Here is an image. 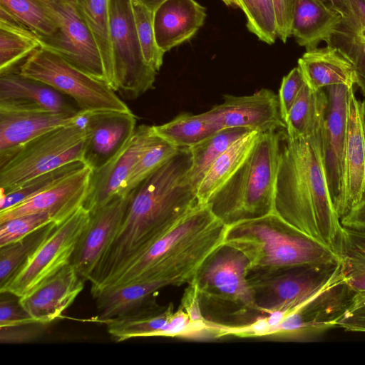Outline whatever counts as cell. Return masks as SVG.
<instances>
[{"label": "cell", "instance_id": "1", "mask_svg": "<svg viewBox=\"0 0 365 365\" xmlns=\"http://www.w3.org/2000/svg\"><path fill=\"white\" fill-rule=\"evenodd\" d=\"M189 148L178 152L132 191L122 223L88 278L93 295L200 203L189 173Z\"/></svg>", "mask_w": 365, "mask_h": 365}, {"label": "cell", "instance_id": "2", "mask_svg": "<svg viewBox=\"0 0 365 365\" xmlns=\"http://www.w3.org/2000/svg\"><path fill=\"white\" fill-rule=\"evenodd\" d=\"M274 207L288 224L336 251L343 227L329 188L323 138L283 130Z\"/></svg>", "mask_w": 365, "mask_h": 365}, {"label": "cell", "instance_id": "3", "mask_svg": "<svg viewBox=\"0 0 365 365\" xmlns=\"http://www.w3.org/2000/svg\"><path fill=\"white\" fill-rule=\"evenodd\" d=\"M227 229L207 203L199 204L115 274L101 292L139 281H160L168 286L191 284L225 245Z\"/></svg>", "mask_w": 365, "mask_h": 365}, {"label": "cell", "instance_id": "4", "mask_svg": "<svg viewBox=\"0 0 365 365\" xmlns=\"http://www.w3.org/2000/svg\"><path fill=\"white\" fill-rule=\"evenodd\" d=\"M225 245L245 255L250 273L339 262L335 250L294 228L275 212L227 225Z\"/></svg>", "mask_w": 365, "mask_h": 365}, {"label": "cell", "instance_id": "5", "mask_svg": "<svg viewBox=\"0 0 365 365\" xmlns=\"http://www.w3.org/2000/svg\"><path fill=\"white\" fill-rule=\"evenodd\" d=\"M284 130L262 133L242 164L206 202L227 225L274 212Z\"/></svg>", "mask_w": 365, "mask_h": 365}, {"label": "cell", "instance_id": "6", "mask_svg": "<svg viewBox=\"0 0 365 365\" xmlns=\"http://www.w3.org/2000/svg\"><path fill=\"white\" fill-rule=\"evenodd\" d=\"M86 138V113L80 111L71 123L36 138L0 160L1 193L66 164L84 163Z\"/></svg>", "mask_w": 365, "mask_h": 365}, {"label": "cell", "instance_id": "7", "mask_svg": "<svg viewBox=\"0 0 365 365\" xmlns=\"http://www.w3.org/2000/svg\"><path fill=\"white\" fill-rule=\"evenodd\" d=\"M19 73L66 96L82 112L130 110L106 82L88 75L48 49L41 47L34 51L20 66Z\"/></svg>", "mask_w": 365, "mask_h": 365}, {"label": "cell", "instance_id": "8", "mask_svg": "<svg viewBox=\"0 0 365 365\" xmlns=\"http://www.w3.org/2000/svg\"><path fill=\"white\" fill-rule=\"evenodd\" d=\"M342 275L340 262L308 264L249 274L257 312H291L317 296Z\"/></svg>", "mask_w": 365, "mask_h": 365}, {"label": "cell", "instance_id": "9", "mask_svg": "<svg viewBox=\"0 0 365 365\" xmlns=\"http://www.w3.org/2000/svg\"><path fill=\"white\" fill-rule=\"evenodd\" d=\"M113 56L112 88L135 100L153 89L157 71L144 61L138 36L132 0H108Z\"/></svg>", "mask_w": 365, "mask_h": 365}, {"label": "cell", "instance_id": "10", "mask_svg": "<svg viewBox=\"0 0 365 365\" xmlns=\"http://www.w3.org/2000/svg\"><path fill=\"white\" fill-rule=\"evenodd\" d=\"M90 212L83 205L58 224L1 288L21 297L71 262L77 242L88 225Z\"/></svg>", "mask_w": 365, "mask_h": 365}, {"label": "cell", "instance_id": "11", "mask_svg": "<svg viewBox=\"0 0 365 365\" xmlns=\"http://www.w3.org/2000/svg\"><path fill=\"white\" fill-rule=\"evenodd\" d=\"M55 20V34L39 38L51 51L88 75L107 83L102 58L76 0H38Z\"/></svg>", "mask_w": 365, "mask_h": 365}, {"label": "cell", "instance_id": "12", "mask_svg": "<svg viewBox=\"0 0 365 365\" xmlns=\"http://www.w3.org/2000/svg\"><path fill=\"white\" fill-rule=\"evenodd\" d=\"M249 274V261L245 255L223 245L205 264L195 279L200 299L231 305L242 312H257Z\"/></svg>", "mask_w": 365, "mask_h": 365}, {"label": "cell", "instance_id": "13", "mask_svg": "<svg viewBox=\"0 0 365 365\" xmlns=\"http://www.w3.org/2000/svg\"><path fill=\"white\" fill-rule=\"evenodd\" d=\"M356 294L343 274L311 300L287 314L274 335L309 338L336 327V322L351 305Z\"/></svg>", "mask_w": 365, "mask_h": 365}, {"label": "cell", "instance_id": "14", "mask_svg": "<svg viewBox=\"0 0 365 365\" xmlns=\"http://www.w3.org/2000/svg\"><path fill=\"white\" fill-rule=\"evenodd\" d=\"M159 138L153 125L138 126L126 143L107 163L92 170L83 206L90 213L124 194L127 180L141 154Z\"/></svg>", "mask_w": 365, "mask_h": 365}, {"label": "cell", "instance_id": "15", "mask_svg": "<svg viewBox=\"0 0 365 365\" xmlns=\"http://www.w3.org/2000/svg\"><path fill=\"white\" fill-rule=\"evenodd\" d=\"M223 102L206 111L221 130L243 128L264 133L286 128L279 109L278 95L262 88L252 95H225Z\"/></svg>", "mask_w": 365, "mask_h": 365}, {"label": "cell", "instance_id": "16", "mask_svg": "<svg viewBox=\"0 0 365 365\" xmlns=\"http://www.w3.org/2000/svg\"><path fill=\"white\" fill-rule=\"evenodd\" d=\"M365 197V101L349 90L342 185L336 210L341 218Z\"/></svg>", "mask_w": 365, "mask_h": 365}, {"label": "cell", "instance_id": "17", "mask_svg": "<svg viewBox=\"0 0 365 365\" xmlns=\"http://www.w3.org/2000/svg\"><path fill=\"white\" fill-rule=\"evenodd\" d=\"M132 192L120 195L90 213L71 259V264L88 281L102 256L113 242L123 220Z\"/></svg>", "mask_w": 365, "mask_h": 365}, {"label": "cell", "instance_id": "18", "mask_svg": "<svg viewBox=\"0 0 365 365\" xmlns=\"http://www.w3.org/2000/svg\"><path fill=\"white\" fill-rule=\"evenodd\" d=\"M92 169L86 165L50 188L9 209L0 211V222L24 215L48 212L60 224L83 205Z\"/></svg>", "mask_w": 365, "mask_h": 365}, {"label": "cell", "instance_id": "19", "mask_svg": "<svg viewBox=\"0 0 365 365\" xmlns=\"http://www.w3.org/2000/svg\"><path fill=\"white\" fill-rule=\"evenodd\" d=\"M351 88L342 84L326 88L328 106L324 129L323 155L329 188L335 207L341 192L348 100Z\"/></svg>", "mask_w": 365, "mask_h": 365}, {"label": "cell", "instance_id": "20", "mask_svg": "<svg viewBox=\"0 0 365 365\" xmlns=\"http://www.w3.org/2000/svg\"><path fill=\"white\" fill-rule=\"evenodd\" d=\"M50 86L19 71L0 74V110L48 111L76 115L81 110Z\"/></svg>", "mask_w": 365, "mask_h": 365}, {"label": "cell", "instance_id": "21", "mask_svg": "<svg viewBox=\"0 0 365 365\" xmlns=\"http://www.w3.org/2000/svg\"><path fill=\"white\" fill-rule=\"evenodd\" d=\"M84 163L92 170L103 165L130 139L136 129L131 110L86 113Z\"/></svg>", "mask_w": 365, "mask_h": 365}, {"label": "cell", "instance_id": "22", "mask_svg": "<svg viewBox=\"0 0 365 365\" xmlns=\"http://www.w3.org/2000/svg\"><path fill=\"white\" fill-rule=\"evenodd\" d=\"M84 282L70 263L19 297V302L36 322L47 324L71 305L83 290Z\"/></svg>", "mask_w": 365, "mask_h": 365}, {"label": "cell", "instance_id": "23", "mask_svg": "<svg viewBox=\"0 0 365 365\" xmlns=\"http://www.w3.org/2000/svg\"><path fill=\"white\" fill-rule=\"evenodd\" d=\"M77 115L0 110V160L36 138L71 123Z\"/></svg>", "mask_w": 365, "mask_h": 365}, {"label": "cell", "instance_id": "24", "mask_svg": "<svg viewBox=\"0 0 365 365\" xmlns=\"http://www.w3.org/2000/svg\"><path fill=\"white\" fill-rule=\"evenodd\" d=\"M205 8L195 0H167L154 13L153 24L159 48L165 53L188 41L202 26Z\"/></svg>", "mask_w": 365, "mask_h": 365}, {"label": "cell", "instance_id": "25", "mask_svg": "<svg viewBox=\"0 0 365 365\" xmlns=\"http://www.w3.org/2000/svg\"><path fill=\"white\" fill-rule=\"evenodd\" d=\"M306 84L313 91L329 86L356 85L355 69L351 63L336 48L327 46L306 51L297 66Z\"/></svg>", "mask_w": 365, "mask_h": 365}, {"label": "cell", "instance_id": "26", "mask_svg": "<svg viewBox=\"0 0 365 365\" xmlns=\"http://www.w3.org/2000/svg\"><path fill=\"white\" fill-rule=\"evenodd\" d=\"M347 1L349 14L341 17L325 42L351 63L356 85L365 96V0Z\"/></svg>", "mask_w": 365, "mask_h": 365}, {"label": "cell", "instance_id": "27", "mask_svg": "<svg viewBox=\"0 0 365 365\" xmlns=\"http://www.w3.org/2000/svg\"><path fill=\"white\" fill-rule=\"evenodd\" d=\"M173 307H160L155 298L144 305L105 323L107 331L115 341L149 336H166Z\"/></svg>", "mask_w": 365, "mask_h": 365}, {"label": "cell", "instance_id": "28", "mask_svg": "<svg viewBox=\"0 0 365 365\" xmlns=\"http://www.w3.org/2000/svg\"><path fill=\"white\" fill-rule=\"evenodd\" d=\"M341 16L319 0H295L292 36L306 51L325 41Z\"/></svg>", "mask_w": 365, "mask_h": 365}, {"label": "cell", "instance_id": "29", "mask_svg": "<svg viewBox=\"0 0 365 365\" xmlns=\"http://www.w3.org/2000/svg\"><path fill=\"white\" fill-rule=\"evenodd\" d=\"M328 97L324 89L304 86L284 121L289 136L323 138Z\"/></svg>", "mask_w": 365, "mask_h": 365}, {"label": "cell", "instance_id": "30", "mask_svg": "<svg viewBox=\"0 0 365 365\" xmlns=\"http://www.w3.org/2000/svg\"><path fill=\"white\" fill-rule=\"evenodd\" d=\"M168 287L160 281H139L104 289L94 298L98 319L106 321L127 314L154 299L158 290Z\"/></svg>", "mask_w": 365, "mask_h": 365}, {"label": "cell", "instance_id": "31", "mask_svg": "<svg viewBox=\"0 0 365 365\" xmlns=\"http://www.w3.org/2000/svg\"><path fill=\"white\" fill-rule=\"evenodd\" d=\"M262 132L252 130L235 141L211 165L197 188L200 203L209 198L236 172Z\"/></svg>", "mask_w": 365, "mask_h": 365}, {"label": "cell", "instance_id": "32", "mask_svg": "<svg viewBox=\"0 0 365 365\" xmlns=\"http://www.w3.org/2000/svg\"><path fill=\"white\" fill-rule=\"evenodd\" d=\"M41 46L36 34L0 7V74L12 71Z\"/></svg>", "mask_w": 365, "mask_h": 365}, {"label": "cell", "instance_id": "33", "mask_svg": "<svg viewBox=\"0 0 365 365\" xmlns=\"http://www.w3.org/2000/svg\"><path fill=\"white\" fill-rule=\"evenodd\" d=\"M336 252L348 287L356 295H365V233L343 227Z\"/></svg>", "mask_w": 365, "mask_h": 365}, {"label": "cell", "instance_id": "34", "mask_svg": "<svg viewBox=\"0 0 365 365\" xmlns=\"http://www.w3.org/2000/svg\"><path fill=\"white\" fill-rule=\"evenodd\" d=\"M153 127L159 135L178 148H190L220 130L205 112L197 115L182 113Z\"/></svg>", "mask_w": 365, "mask_h": 365}, {"label": "cell", "instance_id": "35", "mask_svg": "<svg viewBox=\"0 0 365 365\" xmlns=\"http://www.w3.org/2000/svg\"><path fill=\"white\" fill-rule=\"evenodd\" d=\"M101 53L108 84L112 88L113 68L108 0H76Z\"/></svg>", "mask_w": 365, "mask_h": 365}, {"label": "cell", "instance_id": "36", "mask_svg": "<svg viewBox=\"0 0 365 365\" xmlns=\"http://www.w3.org/2000/svg\"><path fill=\"white\" fill-rule=\"evenodd\" d=\"M250 131L243 128L223 129L189 148L192 155L189 177L196 190L214 161L235 141Z\"/></svg>", "mask_w": 365, "mask_h": 365}, {"label": "cell", "instance_id": "37", "mask_svg": "<svg viewBox=\"0 0 365 365\" xmlns=\"http://www.w3.org/2000/svg\"><path fill=\"white\" fill-rule=\"evenodd\" d=\"M58 225L56 222H51L0 247V288L14 276L27 258L51 234Z\"/></svg>", "mask_w": 365, "mask_h": 365}, {"label": "cell", "instance_id": "38", "mask_svg": "<svg viewBox=\"0 0 365 365\" xmlns=\"http://www.w3.org/2000/svg\"><path fill=\"white\" fill-rule=\"evenodd\" d=\"M86 165L81 161L66 164L34 177L10 192L1 193L0 211L13 207L50 188Z\"/></svg>", "mask_w": 365, "mask_h": 365}, {"label": "cell", "instance_id": "39", "mask_svg": "<svg viewBox=\"0 0 365 365\" xmlns=\"http://www.w3.org/2000/svg\"><path fill=\"white\" fill-rule=\"evenodd\" d=\"M0 7L40 38L51 36L58 30L51 14L38 0H0Z\"/></svg>", "mask_w": 365, "mask_h": 365}, {"label": "cell", "instance_id": "40", "mask_svg": "<svg viewBox=\"0 0 365 365\" xmlns=\"http://www.w3.org/2000/svg\"><path fill=\"white\" fill-rule=\"evenodd\" d=\"M179 148L159 135L158 139L138 159L127 180L124 194L131 192L148 176L175 155Z\"/></svg>", "mask_w": 365, "mask_h": 365}, {"label": "cell", "instance_id": "41", "mask_svg": "<svg viewBox=\"0 0 365 365\" xmlns=\"http://www.w3.org/2000/svg\"><path fill=\"white\" fill-rule=\"evenodd\" d=\"M240 9L251 33L267 44L275 42L277 35L272 0H240Z\"/></svg>", "mask_w": 365, "mask_h": 365}, {"label": "cell", "instance_id": "42", "mask_svg": "<svg viewBox=\"0 0 365 365\" xmlns=\"http://www.w3.org/2000/svg\"><path fill=\"white\" fill-rule=\"evenodd\" d=\"M138 36L144 61L158 71L163 64V53L158 46L154 31V13L137 0H132Z\"/></svg>", "mask_w": 365, "mask_h": 365}, {"label": "cell", "instance_id": "43", "mask_svg": "<svg viewBox=\"0 0 365 365\" xmlns=\"http://www.w3.org/2000/svg\"><path fill=\"white\" fill-rule=\"evenodd\" d=\"M51 222L56 221L53 216L48 212L24 215L0 222V247Z\"/></svg>", "mask_w": 365, "mask_h": 365}, {"label": "cell", "instance_id": "44", "mask_svg": "<svg viewBox=\"0 0 365 365\" xmlns=\"http://www.w3.org/2000/svg\"><path fill=\"white\" fill-rule=\"evenodd\" d=\"M305 85L306 82L298 66L292 69L287 76L283 77L279 90L278 98L280 113L284 122Z\"/></svg>", "mask_w": 365, "mask_h": 365}, {"label": "cell", "instance_id": "45", "mask_svg": "<svg viewBox=\"0 0 365 365\" xmlns=\"http://www.w3.org/2000/svg\"><path fill=\"white\" fill-rule=\"evenodd\" d=\"M36 322L19 302V297L8 292L1 293L0 327Z\"/></svg>", "mask_w": 365, "mask_h": 365}, {"label": "cell", "instance_id": "46", "mask_svg": "<svg viewBox=\"0 0 365 365\" xmlns=\"http://www.w3.org/2000/svg\"><path fill=\"white\" fill-rule=\"evenodd\" d=\"M46 324L34 322L19 326L0 327L1 343H26L38 338Z\"/></svg>", "mask_w": 365, "mask_h": 365}, {"label": "cell", "instance_id": "47", "mask_svg": "<svg viewBox=\"0 0 365 365\" xmlns=\"http://www.w3.org/2000/svg\"><path fill=\"white\" fill-rule=\"evenodd\" d=\"M274 9L277 35L285 43L292 36V25L295 0H272Z\"/></svg>", "mask_w": 365, "mask_h": 365}, {"label": "cell", "instance_id": "48", "mask_svg": "<svg viewBox=\"0 0 365 365\" xmlns=\"http://www.w3.org/2000/svg\"><path fill=\"white\" fill-rule=\"evenodd\" d=\"M336 327L351 331L365 332V301L356 299L336 322Z\"/></svg>", "mask_w": 365, "mask_h": 365}, {"label": "cell", "instance_id": "49", "mask_svg": "<svg viewBox=\"0 0 365 365\" xmlns=\"http://www.w3.org/2000/svg\"><path fill=\"white\" fill-rule=\"evenodd\" d=\"M342 227L365 233V197L341 218Z\"/></svg>", "mask_w": 365, "mask_h": 365}, {"label": "cell", "instance_id": "50", "mask_svg": "<svg viewBox=\"0 0 365 365\" xmlns=\"http://www.w3.org/2000/svg\"><path fill=\"white\" fill-rule=\"evenodd\" d=\"M331 10L339 14L341 17L347 16L350 12L347 0H319Z\"/></svg>", "mask_w": 365, "mask_h": 365}, {"label": "cell", "instance_id": "51", "mask_svg": "<svg viewBox=\"0 0 365 365\" xmlns=\"http://www.w3.org/2000/svg\"><path fill=\"white\" fill-rule=\"evenodd\" d=\"M149 10L155 13L158 8L167 0H137Z\"/></svg>", "mask_w": 365, "mask_h": 365}, {"label": "cell", "instance_id": "52", "mask_svg": "<svg viewBox=\"0 0 365 365\" xmlns=\"http://www.w3.org/2000/svg\"><path fill=\"white\" fill-rule=\"evenodd\" d=\"M228 6H237L240 8V0H221Z\"/></svg>", "mask_w": 365, "mask_h": 365}, {"label": "cell", "instance_id": "53", "mask_svg": "<svg viewBox=\"0 0 365 365\" xmlns=\"http://www.w3.org/2000/svg\"><path fill=\"white\" fill-rule=\"evenodd\" d=\"M355 298L359 300L365 301V295H355Z\"/></svg>", "mask_w": 365, "mask_h": 365}]
</instances>
